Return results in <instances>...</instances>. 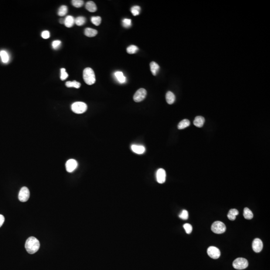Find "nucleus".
<instances>
[{
	"label": "nucleus",
	"mask_w": 270,
	"mask_h": 270,
	"mask_svg": "<svg viewBox=\"0 0 270 270\" xmlns=\"http://www.w3.org/2000/svg\"><path fill=\"white\" fill-rule=\"evenodd\" d=\"M40 246L39 241L34 237L29 238L26 242V250L30 254H33L36 253L40 248Z\"/></svg>",
	"instance_id": "f257e3e1"
},
{
	"label": "nucleus",
	"mask_w": 270,
	"mask_h": 270,
	"mask_svg": "<svg viewBox=\"0 0 270 270\" xmlns=\"http://www.w3.org/2000/svg\"><path fill=\"white\" fill-rule=\"evenodd\" d=\"M83 79L85 83L88 85H92L96 82L95 73L92 69L87 68L83 71Z\"/></svg>",
	"instance_id": "f03ea898"
},
{
	"label": "nucleus",
	"mask_w": 270,
	"mask_h": 270,
	"mask_svg": "<svg viewBox=\"0 0 270 270\" xmlns=\"http://www.w3.org/2000/svg\"><path fill=\"white\" fill-rule=\"evenodd\" d=\"M73 112L77 114L84 113L87 110V105L82 102H75L71 106Z\"/></svg>",
	"instance_id": "7ed1b4c3"
},
{
	"label": "nucleus",
	"mask_w": 270,
	"mask_h": 270,
	"mask_svg": "<svg viewBox=\"0 0 270 270\" xmlns=\"http://www.w3.org/2000/svg\"><path fill=\"white\" fill-rule=\"evenodd\" d=\"M249 263L246 259L243 258H238L235 259L233 263V266L237 270H243L248 267Z\"/></svg>",
	"instance_id": "20e7f679"
},
{
	"label": "nucleus",
	"mask_w": 270,
	"mask_h": 270,
	"mask_svg": "<svg viewBox=\"0 0 270 270\" xmlns=\"http://www.w3.org/2000/svg\"><path fill=\"white\" fill-rule=\"evenodd\" d=\"M211 230L214 233H224L226 230V227L225 224L221 221H216L211 226Z\"/></svg>",
	"instance_id": "39448f33"
},
{
	"label": "nucleus",
	"mask_w": 270,
	"mask_h": 270,
	"mask_svg": "<svg viewBox=\"0 0 270 270\" xmlns=\"http://www.w3.org/2000/svg\"><path fill=\"white\" fill-rule=\"evenodd\" d=\"M30 191L26 187L22 188L19 194V199L22 202H26L30 198Z\"/></svg>",
	"instance_id": "423d86ee"
},
{
	"label": "nucleus",
	"mask_w": 270,
	"mask_h": 270,
	"mask_svg": "<svg viewBox=\"0 0 270 270\" xmlns=\"http://www.w3.org/2000/svg\"><path fill=\"white\" fill-rule=\"evenodd\" d=\"M207 254L210 257L213 259H217L220 257L221 252L219 249L215 247L211 246L207 249Z\"/></svg>",
	"instance_id": "0eeeda50"
},
{
	"label": "nucleus",
	"mask_w": 270,
	"mask_h": 270,
	"mask_svg": "<svg viewBox=\"0 0 270 270\" xmlns=\"http://www.w3.org/2000/svg\"><path fill=\"white\" fill-rule=\"evenodd\" d=\"M147 96V91L143 88L140 89L135 94L133 99L135 102H140L144 100Z\"/></svg>",
	"instance_id": "6e6552de"
},
{
	"label": "nucleus",
	"mask_w": 270,
	"mask_h": 270,
	"mask_svg": "<svg viewBox=\"0 0 270 270\" xmlns=\"http://www.w3.org/2000/svg\"><path fill=\"white\" fill-rule=\"evenodd\" d=\"M78 167V163L76 160L74 159H70L66 163V169L67 171L69 173H72Z\"/></svg>",
	"instance_id": "1a4fd4ad"
},
{
	"label": "nucleus",
	"mask_w": 270,
	"mask_h": 270,
	"mask_svg": "<svg viewBox=\"0 0 270 270\" xmlns=\"http://www.w3.org/2000/svg\"><path fill=\"white\" fill-rule=\"evenodd\" d=\"M157 181L160 184H163L165 182L166 173L163 169H159L156 173Z\"/></svg>",
	"instance_id": "9d476101"
},
{
	"label": "nucleus",
	"mask_w": 270,
	"mask_h": 270,
	"mask_svg": "<svg viewBox=\"0 0 270 270\" xmlns=\"http://www.w3.org/2000/svg\"><path fill=\"white\" fill-rule=\"evenodd\" d=\"M252 248L254 251L256 253H259L262 250L263 244L261 240L258 238L255 239L252 243Z\"/></svg>",
	"instance_id": "9b49d317"
},
{
	"label": "nucleus",
	"mask_w": 270,
	"mask_h": 270,
	"mask_svg": "<svg viewBox=\"0 0 270 270\" xmlns=\"http://www.w3.org/2000/svg\"><path fill=\"white\" fill-rule=\"evenodd\" d=\"M131 149L134 153L137 154H143L145 152V148L144 146L142 145H133L131 146Z\"/></svg>",
	"instance_id": "f8f14e48"
},
{
	"label": "nucleus",
	"mask_w": 270,
	"mask_h": 270,
	"mask_svg": "<svg viewBox=\"0 0 270 270\" xmlns=\"http://www.w3.org/2000/svg\"><path fill=\"white\" fill-rule=\"evenodd\" d=\"M75 23V19L74 17L72 16H68L65 19L64 24L66 27L71 28L74 26Z\"/></svg>",
	"instance_id": "ddd939ff"
},
{
	"label": "nucleus",
	"mask_w": 270,
	"mask_h": 270,
	"mask_svg": "<svg viewBox=\"0 0 270 270\" xmlns=\"http://www.w3.org/2000/svg\"><path fill=\"white\" fill-rule=\"evenodd\" d=\"M116 79L121 84H124L126 83V78L123 74V72L121 71H117L114 74Z\"/></svg>",
	"instance_id": "4468645a"
},
{
	"label": "nucleus",
	"mask_w": 270,
	"mask_h": 270,
	"mask_svg": "<svg viewBox=\"0 0 270 270\" xmlns=\"http://www.w3.org/2000/svg\"><path fill=\"white\" fill-rule=\"evenodd\" d=\"M205 123V118L202 116H197L194 121L195 126L198 128L202 127Z\"/></svg>",
	"instance_id": "2eb2a0df"
},
{
	"label": "nucleus",
	"mask_w": 270,
	"mask_h": 270,
	"mask_svg": "<svg viewBox=\"0 0 270 270\" xmlns=\"http://www.w3.org/2000/svg\"><path fill=\"white\" fill-rule=\"evenodd\" d=\"M166 101L168 104L171 105L174 103L175 101V96L174 94L172 92L169 91L167 92L166 95Z\"/></svg>",
	"instance_id": "dca6fc26"
},
{
	"label": "nucleus",
	"mask_w": 270,
	"mask_h": 270,
	"mask_svg": "<svg viewBox=\"0 0 270 270\" xmlns=\"http://www.w3.org/2000/svg\"><path fill=\"white\" fill-rule=\"evenodd\" d=\"M86 8L90 12H95L97 10L96 5L93 1H89L86 4Z\"/></svg>",
	"instance_id": "f3484780"
},
{
	"label": "nucleus",
	"mask_w": 270,
	"mask_h": 270,
	"mask_svg": "<svg viewBox=\"0 0 270 270\" xmlns=\"http://www.w3.org/2000/svg\"><path fill=\"white\" fill-rule=\"evenodd\" d=\"M0 57L1 58L2 62L4 63H8L10 60V57L7 52L5 50H2L0 51Z\"/></svg>",
	"instance_id": "a211bd4d"
},
{
	"label": "nucleus",
	"mask_w": 270,
	"mask_h": 270,
	"mask_svg": "<svg viewBox=\"0 0 270 270\" xmlns=\"http://www.w3.org/2000/svg\"><path fill=\"white\" fill-rule=\"evenodd\" d=\"M239 214V211L235 209H231L229 211V212L228 213L227 217L228 219L231 220V221H234L236 219V216Z\"/></svg>",
	"instance_id": "6ab92c4d"
},
{
	"label": "nucleus",
	"mask_w": 270,
	"mask_h": 270,
	"mask_svg": "<svg viewBox=\"0 0 270 270\" xmlns=\"http://www.w3.org/2000/svg\"><path fill=\"white\" fill-rule=\"evenodd\" d=\"M150 69H151L152 73L154 76H156L160 69V66H159L158 64L155 62H152L150 63Z\"/></svg>",
	"instance_id": "aec40b11"
},
{
	"label": "nucleus",
	"mask_w": 270,
	"mask_h": 270,
	"mask_svg": "<svg viewBox=\"0 0 270 270\" xmlns=\"http://www.w3.org/2000/svg\"><path fill=\"white\" fill-rule=\"evenodd\" d=\"M97 33L98 32L96 30L90 28H86L85 30V35L88 37H95V36L97 35Z\"/></svg>",
	"instance_id": "412c9836"
},
{
	"label": "nucleus",
	"mask_w": 270,
	"mask_h": 270,
	"mask_svg": "<svg viewBox=\"0 0 270 270\" xmlns=\"http://www.w3.org/2000/svg\"><path fill=\"white\" fill-rule=\"evenodd\" d=\"M66 86L68 88H75L79 89L81 87V84L76 81H68L66 83Z\"/></svg>",
	"instance_id": "4be33fe9"
},
{
	"label": "nucleus",
	"mask_w": 270,
	"mask_h": 270,
	"mask_svg": "<svg viewBox=\"0 0 270 270\" xmlns=\"http://www.w3.org/2000/svg\"><path fill=\"white\" fill-rule=\"evenodd\" d=\"M243 216L247 220L252 219L253 218V214L248 208H245L244 210Z\"/></svg>",
	"instance_id": "5701e85b"
},
{
	"label": "nucleus",
	"mask_w": 270,
	"mask_h": 270,
	"mask_svg": "<svg viewBox=\"0 0 270 270\" xmlns=\"http://www.w3.org/2000/svg\"><path fill=\"white\" fill-rule=\"evenodd\" d=\"M190 121L187 120V119H184V120L182 121L180 123H179L178 128L179 130H182V129H185L186 128L189 127L190 126Z\"/></svg>",
	"instance_id": "b1692460"
},
{
	"label": "nucleus",
	"mask_w": 270,
	"mask_h": 270,
	"mask_svg": "<svg viewBox=\"0 0 270 270\" xmlns=\"http://www.w3.org/2000/svg\"><path fill=\"white\" fill-rule=\"evenodd\" d=\"M68 12V8L66 6H62L58 10V14L59 16L62 17L67 14Z\"/></svg>",
	"instance_id": "393cba45"
},
{
	"label": "nucleus",
	"mask_w": 270,
	"mask_h": 270,
	"mask_svg": "<svg viewBox=\"0 0 270 270\" xmlns=\"http://www.w3.org/2000/svg\"><path fill=\"white\" fill-rule=\"evenodd\" d=\"M86 21V20L85 17L80 16V17H77V18L75 19V24L78 26H81L85 24Z\"/></svg>",
	"instance_id": "a878e982"
},
{
	"label": "nucleus",
	"mask_w": 270,
	"mask_h": 270,
	"mask_svg": "<svg viewBox=\"0 0 270 270\" xmlns=\"http://www.w3.org/2000/svg\"><path fill=\"white\" fill-rule=\"evenodd\" d=\"M139 50V49L136 46L131 45L128 47L127 52L129 54H135Z\"/></svg>",
	"instance_id": "bb28decb"
},
{
	"label": "nucleus",
	"mask_w": 270,
	"mask_h": 270,
	"mask_svg": "<svg viewBox=\"0 0 270 270\" xmlns=\"http://www.w3.org/2000/svg\"><path fill=\"white\" fill-rule=\"evenodd\" d=\"M140 11H141V8L138 6H133L131 10L132 14L134 16L139 15L140 14Z\"/></svg>",
	"instance_id": "cd10ccee"
},
{
	"label": "nucleus",
	"mask_w": 270,
	"mask_h": 270,
	"mask_svg": "<svg viewBox=\"0 0 270 270\" xmlns=\"http://www.w3.org/2000/svg\"><path fill=\"white\" fill-rule=\"evenodd\" d=\"M101 21H102L101 18L100 17H99V16L92 17L91 18V22H92V23L94 25H95V26H98L100 25L101 23Z\"/></svg>",
	"instance_id": "c85d7f7f"
},
{
	"label": "nucleus",
	"mask_w": 270,
	"mask_h": 270,
	"mask_svg": "<svg viewBox=\"0 0 270 270\" xmlns=\"http://www.w3.org/2000/svg\"><path fill=\"white\" fill-rule=\"evenodd\" d=\"M72 4L75 7L80 8L83 5L84 1L82 0H73Z\"/></svg>",
	"instance_id": "c756f323"
},
{
	"label": "nucleus",
	"mask_w": 270,
	"mask_h": 270,
	"mask_svg": "<svg viewBox=\"0 0 270 270\" xmlns=\"http://www.w3.org/2000/svg\"><path fill=\"white\" fill-rule=\"evenodd\" d=\"M184 229L185 230L186 233L188 234H190L191 233V232H192L193 228L192 225H190V224L186 223L183 225Z\"/></svg>",
	"instance_id": "7c9ffc66"
},
{
	"label": "nucleus",
	"mask_w": 270,
	"mask_h": 270,
	"mask_svg": "<svg viewBox=\"0 0 270 270\" xmlns=\"http://www.w3.org/2000/svg\"><path fill=\"white\" fill-rule=\"evenodd\" d=\"M179 217L182 219L186 220L189 218L188 212L187 210H184L182 212V213L180 214V215H179Z\"/></svg>",
	"instance_id": "2f4dec72"
},
{
	"label": "nucleus",
	"mask_w": 270,
	"mask_h": 270,
	"mask_svg": "<svg viewBox=\"0 0 270 270\" xmlns=\"http://www.w3.org/2000/svg\"><path fill=\"white\" fill-rule=\"evenodd\" d=\"M123 23V25L124 27L125 28H129L132 25V21L131 19H124L122 21Z\"/></svg>",
	"instance_id": "473e14b6"
},
{
	"label": "nucleus",
	"mask_w": 270,
	"mask_h": 270,
	"mask_svg": "<svg viewBox=\"0 0 270 270\" xmlns=\"http://www.w3.org/2000/svg\"><path fill=\"white\" fill-rule=\"evenodd\" d=\"M68 74L66 72L65 68H62L61 69V79L62 81H64L68 78Z\"/></svg>",
	"instance_id": "72a5a7b5"
},
{
	"label": "nucleus",
	"mask_w": 270,
	"mask_h": 270,
	"mask_svg": "<svg viewBox=\"0 0 270 270\" xmlns=\"http://www.w3.org/2000/svg\"><path fill=\"white\" fill-rule=\"evenodd\" d=\"M61 44H62L61 42L59 40H55V41H53L52 44L53 48L55 50H58V49H59L60 47H61Z\"/></svg>",
	"instance_id": "f704fd0d"
},
{
	"label": "nucleus",
	"mask_w": 270,
	"mask_h": 270,
	"mask_svg": "<svg viewBox=\"0 0 270 270\" xmlns=\"http://www.w3.org/2000/svg\"><path fill=\"white\" fill-rule=\"evenodd\" d=\"M41 36L44 39H47L50 37V33L48 31H44L42 33Z\"/></svg>",
	"instance_id": "c9c22d12"
},
{
	"label": "nucleus",
	"mask_w": 270,
	"mask_h": 270,
	"mask_svg": "<svg viewBox=\"0 0 270 270\" xmlns=\"http://www.w3.org/2000/svg\"><path fill=\"white\" fill-rule=\"evenodd\" d=\"M5 221L4 217L2 215H0V227L3 225V223Z\"/></svg>",
	"instance_id": "e433bc0d"
},
{
	"label": "nucleus",
	"mask_w": 270,
	"mask_h": 270,
	"mask_svg": "<svg viewBox=\"0 0 270 270\" xmlns=\"http://www.w3.org/2000/svg\"><path fill=\"white\" fill-rule=\"evenodd\" d=\"M64 22H65V19H61L60 20V23H61V24H64Z\"/></svg>",
	"instance_id": "4c0bfd02"
}]
</instances>
